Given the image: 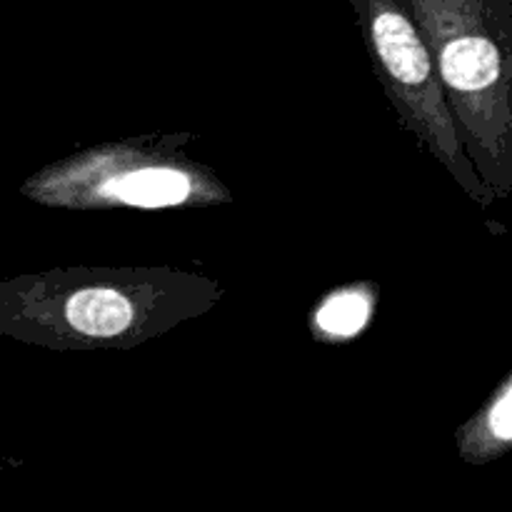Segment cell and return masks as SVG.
I'll return each instance as SVG.
<instances>
[{
	"instance_id": "7a4b0ae2",
	"label": "cell",
	"mask_w": 512,
	"mask_h": 512,
	"mask_svg": "<svg viewBox=\"0 0 512 512\" xmlns=\"http://www.w3.org/2000/svg\"><path fill=\"white\" fill-rule=\"evenodd\" d=\"M470 163L512 195V0H410Z\"/></svg>"
},
{
	"instance_id": "3957f363",
	"label": "cell",
	"mask_w": 512,
	"mask_h": 512,
	"mask_svg": "<svg viewBox=\"0 0 512 512\" xmlns=\"http://www.w3.org/2000/svg\"><path fill=\"white\" fill-rule=\"evenodd\" d=\"M193 135H138L53 160L20 185L25 200L55 210H168L233 203L213 168L190 155Z\"/></svg>"
},
{
	"instance_id": "5b68a950",
	"label": "cell",
	"mask_w": 512,
	"mask_h": 512,
	"mask_svg": "<svg viewBox=\"0 0 512 512\" xmlns=\"http://www.w3.org/2000/svg\"><path fill=\"white\" fill-rule=\"evenodd\" d=\"M455 448L468 465H488L512 453V373L455 430Z\"/></svg>"
},
{
	"instance_id": "6da1fadb",
	"label": "cell",
	"mask_w": 512,
	"mask_h": 512,
	"mask_svg": "<svg viewBox=\"0 0 512 512\" xmlns=\"http://www.w3.org/2000/svg\"><path fill=\"white\" fill-rule=\"evenodd\" d=\"M215 278L165 265H78L0 280V335L58 353L130 350L210 313Z\"/></svg>"
},
{
	"instance_id": "8992f818",
	"label": "cell",
	"mask_w": 512,
	"mask_h": 512,
	"mask_svg": "<svg viewBox=\"0 0 512 512\" xmlns=\"http://www.w3.org/2000/svg\"><path fill=\"white\" fill-rule=\"evenodd\" d=\"M378 305V290L370 283H353L325 295L323 303L313 310V335L325 343L358 338L370 323Z\"/></svg>"
},
{
	"instance_id": "277c9868",
	"label": "cell",
	"mask_w": 512,
	"mask_h": 512,
	"mask_svg": "<svg viewBox=\"0 0 512 512\" xmlns=\"http://www.w3.org/2000/svg\"><path fill=\"white\" fill-rule=\"evenodd\" d=\"M350 5L375 78L388 95L398 123L428 148L473 203L490 208L495 198L465 153L433 50L410 0H350Z\"/></svg>"
}]
</instances>
